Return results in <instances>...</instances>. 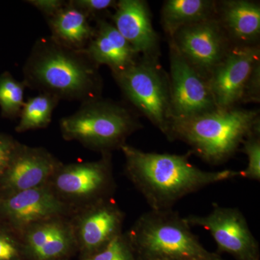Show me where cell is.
<instances>
[{"label": "cell", "mask_w": 260, "mask_h": 260, "mask_svg": "<svg viewBox=\"0 0 260 260\" xmlns=\"http://www.w3.org/2000/svg\"><path fill=\"white\" fill-rule=\"evenodd\" d=\"M0 260H27L20 235L1 223Z\"/></svg>", "instance_id": "d4e9b609"}, {"label": "cell", "mask_w": 260, "mask_h": 260, "mask_svg": "<svg viewBox=\"0 0 260 260\" xmlns=\"http://www.w3.org/2000/svg\"><path fill=\"white\" fill-rule=\"evenodd\" d=\"M191 228L175 210H150L125 234L139 260H224L205 249Z\"/></svg>", "instance_id": "277c9868"}, {"label": "cell", "mask_w": 260, "mask_h": 260, "mask_svg": "<svg viewBox=\"0 0 260 260\" xmlns=\"http://www.w3.org/2000/svg\"><path fill=\"white\" fill-rule=\"evenodd\" d=\"M26 87L60 100L82 103L100 97L98 67L83 51L61 45L51 37L38 39L23 67Z\"/></svg>", "instance_id": "7a4b0ae2"}, {"label": "cell", "mask_w": 260, "mask_h": 260, "mask_svg": "<svg viewBox=\"0 0 260 260\" xmlns=\"http://www.w3.org/2000/svg\"><path fill=\"white\" fill-rule=\"evenodd\" d=\"M208 82L218 109L259 102V46L233 45L212 72Z\"/></svg>", "instance_id": "ba28073f"}, {"label": "cell", "mask_w": 260, "mask_h": 260, "mask_svg": "<svg viewBox=\"0 0 260 260\" xmlns=\"http://www.w3.org/2000/svg\"><path fill=\"white\" fill-rule=\"evenodd\" d=\"M19 143L11 135L0 133V178L10 165Z\"/></svg>", "instance_id": "484cf974"}, {"label": "cell", "mask_w": 260, "mask_h": 260, "mask_svg": "<svg viewBox=\"0 0 260 260\" xmlns=\"http://www.w3.org/2000/svg\"><path fill=\"white\" fill-rule=\"evenodd\" d=\"M20 237L27 260H70L78 254L70 216L34 224Z\"/></svg>", "instance_id": "9a60e30c"}, {"label": "cell", "mask_w": 260, "mask_h": 260, "mask_svg": "<svg viewBox=\"0 0 260 260\" xmlns=\"http://www.w3.org/2000/svg\"><path fill=\"white\" fill-rule=\"evenodd\" d=\"M61 164L47 149L20 143L0 178V193L16 192L46 185Z\"/></svg>", "instance_id": "5bb4252c"}, {"label": "cell", "mask_w": 260, "mask_h": 260, "mask_svg": "<svg viewBox=\"0 0 260 260\" xmlns=\"http://www.w3.org/2000/svg\"><path fill=\"white\" fill-rule=\"evenodd\" d=\"M113 76L130 104L166 135L171 118L169 80L158 56H142Z\"/></svg>", "instance_id": "8992f818"}, {"label": "cell", "mask_w": 260, "mask_h": 260, "mask_svg": "<svg viewBox=\"0 0 260 260\" xmlns=\"http://www.w3.org/2000/svg\"><path fill=\"white\" fill-rule=\"evenodd\" d=\"M79 257L105 247L123 232L125 213L114 198L101 200L70 216Z\"/></svg>", "instance_id": "7c38bea8"}, {"label": "cell", "mask_w": 260, "mask_h": 260, "mask_svg": "<svg viewBox=\"0 0 260 260\" xmlns=\"http://www.w3.org/2000/svg\"><path fill=\"white\" fill-rule=\"evenodd\" d=\"M78 260H139L125 232L116 237L105 247Z\"/></svg>", "instance_id": "603a6c76"}, {"label": "cell", "mask_w": 260, "mask_h": 260, "mask_svg": "<svg viewBox=\"0 0 260 260\" xmlns=\"http://www.w3.org/2000/svg\"><path fill=\"white\" fill-rule=\"evenodd\" d=\"M217 7L210 0H167L160 11L162 28L171 37L182 27L215 18Z\"/></svg>", "instance_id": "ffe728a7"}, {"label": "cell", "mask_w": 260, "mask_h": 260, "mask_svg": "<svg viewBox=\"0 0 260 260\" xmlns=\"http://www.w3.org/2000/svg\"><path fill=\"white\" fill-rule=\"evenodd\" d=\"M47 184L73 213L113 198L116 184L112 153L102 154L100 158L93 161L62 162Z\"/></svg>", "instance_id": "52a82bcc"}, {"label": "cell", "mask_w": 260, "mask_h": 260, "mask_svg": "<svg viewBox=\"0 0 260 260\" xmlns=\"http://www.w3.org/2000/svg\"><path fill=\"white\" fill-rule=\"evenodd\" d=\"M72 211L48 184L27 190L0 193V223L20 235L34 224Z\"/></svg>", "instance_id": "4fadbf2b"}, {"label": "cell", "mask_w": 260, "mask_h": 260, "mask_svg": "<svg viewBox=\"0 0 260 260\" xmlns=\"http://www.w3.org/2000/svg\"><path fill=\"white\" fill-rule=\"evenodd\" d=\"M47 20L50 37L73 50H84L95 35V28L89 23L88 17L70 2Z\"/></svg>", "instance_id": "d6986e66"}, {"label": "cell", "mask_w": 260, "mask_h": 260, "mask_svg": "<svg viewBox=\"0 0 260 260\" xmlns=\"http://www.w3.org/2000/svg\"><path fill=\"white\" fill-rule=\"evenodd\" d=\"M184 219L191 227H202L210 232L218 254L226 253L236 260H260L259 243L238 208L214 204L208 215H190Z\"/></svg>", "instance_id": "9c48e42d"}, {"label": "cell", "mask_w": 260, "mask_h": 260, "mask_svg": "<svg viewBox=\"0 0 260 260\" xmlns=\"http://www.w3.org/2000/svg\"><path fill=\"white\" fill-rule=\"evenodd\" d=\"M59 100L53 95L39 93L24 103L19 116V122L15 127L18 133L30 130L44 129L50 124L53 112Z\"/></svg>", "instance_id": "44dd1931"}, {"label": "cell", "mask_w": 260, "mask_h": 260, "mask_svg": "<svg viewBox=\"0 0 260 260\" xmlns=\"http://www.w3.org/2000/svg\"><path fill=\"white\" fill-rule=\"evenodd\" d=\"M142 127L129 108L101 97L82 103L77 112L59 121L63 139L78 142L101 154L120 150Z\"/></svg>", "instance_id": "5b68a950"}, {"label": "cell", "mask_w": 260, "mask_h": 260, "mask_svg": "<svg viewBox=\"0 0 260 260\" xmlns=\"http://www.w3.org/2000/svg\"><path fill=\"white\" fill-rule=\"evenodd\" d=\"M112 15L113 25L139 55L158 56V37L146 2L120 0Z\"/></svg>", "instance_id": "2e32d148"}, {"label": "cell", "mask_w": 260, "mask_h": 260, "mask_svg": "<svg viewBox=\"0 0 260 260\" xmlns=\"http://www.w3.org/2000/svg\"><path fill=\"white\" fill-rule=\"evenodd\" d=\"M70 3L89 18L90 15L97 14L109 8H115L117 2L114 0H73Z\"/></svg>", "instance_id": "4316f807"}, {"label": "cell", "mask_w": 260, "mask_h": 260, "mask_svg": "<svg viewBox=\"0 0 260 260\" xmlns=\"http://www.w3.org/2000/svg\"><path fill=\"white\" fill-rule=\"evenodd\" d=\"M169 57L170 120L194 117L218 109L208 78L171 46Z\"/></svg>", "instance_id": "8fae6325"}, {"label": "cell", "mask_w": 260, "mask_h": 260, "mask_svg": "<svg viewBox=\"0 0 260 260\" xmlns=\"http://www.w3.org/2000/svg\"><path fill=\"white\" fill-rule=\"evenodd\" d=\"M26 3L42 12L47 18L55 15L68 3L62 0H28Z\"/></svg>", "instance_id": "83f0119b"}, {"label": "cell", "mask_w": 260, "mask_h": 260, "mask_svg": "<svg viewBox=\"0 0 260 260\" xmlns=\"http://www.w3.org/2000/svg\"><path fill=\"white\" fill-rule=\"evenodd\" d=\"M170 39L171 47L208 79L233 46L216 17L182 27Z\"/></svg>", "instance_id": "30bf717a"}, {"label": "cell", "mask_w": 260, "mask_h": 260, "mask_svg": "<svg viewBox=\"0 0 260 260\" xmlns=\"http://www.w3.org/2000/svg\"><path fill=\"white\" fill-rule=\"evenodd\" d=\"M246 155L247 167L238 172V177L249 180L260 181V130L249 135L243 141L239 151Z\"/></svg>", "instance_id": "cb8c5ba5"}, {"label": "cell", "mask_w": 260, "mask_h": 260, "mask_svg": "<svg viewBox=\"0 0 260 260\" xmlns=\"http://www.w3.org/2000/svg\"><path fill=\"white\" fill-rule=\"evenodd\" d=\"M95 35L84 50L97 67L107 65L112 75L119 74L132 66L140 57L112 23L97 21Z\"/></svg>", "instance_id": "e0dca14e"}, {"label": "cell", "mask_w": 260, "mask_h": 260, "mask_svg": "<svg viewBox=\"0 0 260 260\" xmlns=\"http://www.w3.org/2000/svg\"><path fill=\"white\" fill-rule=\"evenodd\" d=\"M260 130L259 112L242 109H217L183 119H171L166 136L180 140L194 153L211 165L229 160L239 151L249 135Z\"/></svg>", "instance_id": "3957f363"}, {"label": "cell", "mask_w": 260, "mask_h": 260, "mask_svg": "<svg viewBox=\"0 0 260 260\" xmlns=\"http://www.w3.org/2000/svg\"><path fill=\"white\" fill-rule=\"evenodd\" d=\"M216 18L233 45H257L260 35V7L247 0L218 3Z\"/></svg>", "instance_id": "ac0fdd59"}, {"label": "cell", "mask_w": 260, "mask_h": 260, "mask_svg": "<svg viewBox=\"0 0 260 260\" xmlns=\"http://www.w3.org/2000/svg\"><path fill=\"white\" fill-rule=\"evenodd\" d=\"M25 83L15 79L9 72L0 75V109L3 117L9 119L19 117L25 103Z\"/></svg>", "instance_id": "7402d4cb"}, {"label": "cell", "mask_w": 260, "mask_h": 260, "mask_svg": "<svg viewBox=\"0 0 260 260\" xmlns=\"http://www.w3.org/2000/svg\"><path fill=\"white\" fill-rule=\"evenodd\" d=\"M120 150L124 174L143 195L150 210L173 209L184 197L220 181L238 177V172H208L191 164L184 155L145 152L128 144Z\"/></svg>", "instance_id": "6da1fadb"}]
</instances>
